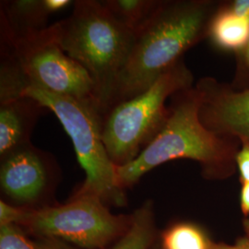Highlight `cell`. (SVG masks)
<instances>
[{"instance_id": "6da1fadb", "label": "cell", "mask_w": 249, "mask_h": 249, "mask_svg": "<svg viewBox=\"0 0 249 249\" xmlns=\"http://www.w3.org/2000/svg\"><path fill=\"white\" fill-rule=\"evenodd\" d=\"M216 5L207 0L161 1L135 38L112 107L142 94L208 34ZM111 107V108H112Z\"/></svg>"}, {"instance_id": "7a4b0ae2", "label": "cell", "mask_w": 249, "mask_h": 249, "mask_svg": "<svg viewBox=\"0 0 249 249\" xmlns=\"http://www.w3.org/2000/svg\"><path fill=\"white\" fill-rule=\"evenodd\" d=\"M68 18L48 27L53 41L89 73L103 117L132 51L136 34L116 20L101 1H74Z\"/></svg>"}, {"instance_id": "3957f363", "label": "cell", "mask_w": 249, "mask_h": 249, "mask_svg": "<svg viewBox=\"0 0 249 249\" xmlns=\"http://www.w3.org/2000/svg\"><path fill=\"white\" fill-rule=\"evenodd\" d=\"M171 98L169 116L160 133L132 162L116 167L122 189L134 187L148 172L170 160H196L205 173H213L236 156L232 143L201 123V97L196 87L182 89Z\"/></svg>"}, {"instance_id": "277c9868", "label": "cell", "mask_w": 249, "mask_h": 249, "mask_svg": "<svg viewBox=\"0 0 249 249\" xmlns=\"http://www.w3.org/2000/svg\"><path fill=\"white\" fill-rule=\"evenodd\" d=\"M20 96L35 98L53 112L71 139L78 161L86 175L74 194L96 196L108 207L126 206L125 190L117 183L116 166L110 160L103 142V116L98 105L35 86L26 87Z\"/></svg>"}, {"instance_id": "5b68a950", "label": "cell", "mask_w": 249, "mask_h": 249, "mask_svg": "<svg viewBox=\"0 0 249 249\" xmlns=\"http://www.w3.org/2000/svg\"><path fill=\"white\" fill-rule=\"evenodd\" d=\"M193 75L183 60L161 75L142 94L112 107L103 117L102 138L116 167L132 162L166 124V100L191 88Z\"/></svg>"}, {"instance_id": "8992f818", "label": "cell", "mask_w": 249, "mask_h": 249, "mask_svg": "<svg viewBox=\"0 0 249 249\" xmlns=\"http://www.w3.org/2000/svg\"><path fill=\"white\" fill-rule=\"evenodd\" d=\"M131 223L115 215L98 197L74 194L65 204L25 210L18 226L40 239H58L81 249H107Z\"/></svg>"}, {"instance_id": "52a82bcc", "label": "cell", "mask_w": 249, "mask_h": 249, "mask_svg": "<svg viewBox=\"0 0 249 249\" xmlns=\"http://www.w3.org/2000/svg\"><path fill=\"white\" fill-rule=\"evenodd\" d=\"M48 27L18 40L0 36V51L17 64L23 76V89L35 86L58 95L96 103L95 85L89 73L53 41Z\"/></svg>"}, {"instance_id": "ba28073f", "label": "cell", "mask_w": 249, "mask_h": 249, "mask_svg": "<svg viewBox=\"0 0 249 249\" xmlns=\"http://www.w3.org/2000/svg\"><path fill=\"white\" fill-rule=\"evenodd\" d=\"M2 198L25 210H37L54 203L60 171L53 155L32 142L0 158Z\"/></svg>"}, {"instance_id": "9c48e42d", "label": "cell", "mask_w": 249, "mask_h": 249, "mask_svg": "<svg viewBox=\"0 0 249 249\" xmlns=\"http://www.w3.org/2000/svg\"><path fill=\"white\" fill-rule=\"evenodd\" d=\"M196 88L201 97L199 119L205 127L249 142V89H226L213 78H202Z\"/></svg>"}, {"instance_id": "30bf717a", "label": "cell", "mask_w": 249, "mask_h": 249, "mask_svg": "<svg viewBox=\"0 0 249 249\" xmlns=\"http://www.w3.org/2000/svg\"><path fill=\"white\" fill-rule=\"evenodd\" d=\"M48 112L51 111L29 96L0 103V158L31 142L37 121Z\"/></svg>"}, {"instance_id": "8fae6325", "label": "cell", "mask_w": 249, "mask_h": 249, "mask_svg": "<svg viewBox=\"0 0 249 249\" xmlns=\"http://www.w3.org/2000/svg\"><path fill=\"white\" fill-rule=\"evenodd\" d=\"M52 14L45 0H4L0 4V36L27 38L45 30Z\"/></svg>"}, {"instance_id": "7c38bea8", "label": "cell", "mask_w": 249, "mask_h": 249, "mask_svg": "<svg viewBox=\"0 0 249 249\" xmlns=\"http://www.w3.org/2000/svg\"><path fill=\"white\" fill-rule=\"evenodd\" d=\"M207 36L221 49L240 51L249 44V18L235 14L229 7H223L215 11Z\"/></svg>"}, {"instance_id": "4fadbf2b", "label": "cell", "mask_w": 249, "mask_h": 249, "mask_svg": "<svg viewBox=\"0 0 249 249\" xmlns=\"http://www.w3.org/2000/svg\"><path fill=\"white\" fill-rule=\"evenodd\" d=\"M154 240L153 204L147 200L131 213L128 229L109 249H151Z\"/></svg>"}, {"instance_id": "5bb4252c", "label": "cell", "mask_w": 249, "mask_h": 249, "mask_svg": "<svg viewBox=\"0 0 249 249\" xmlns=\"http://www.w3.org/2000/svg\"><path fill=\"white\" fill-rule=\"evenodd\" d=\"M107 11L120 23L137 34L160 7V0H105Z\"/></svg>"}, {"instance_id": "9a60e30c", "label": "cell", "mask_w": 249, "mask_h": 249, "mask_svg": "<svg viewBox=\"0 0 249 249\" xmlns=\"http://www.w3.org/2000/svg\"><path fill=\"white\" fill-rule=\"evenodd\" d=\"M204 232L191 223H178L162 233V249H211Z\"/></svg>"}, {"instance_id": "2e32d148", "label": "cell", "mask_w": 249, "mask_h": 249, "mask_svg": "<svg viewBox=\"0 0 249 249\" xmlns=\"http://www.w3.org/2000/svg\"><path fill=\"white\" fill-rule=\"evenodd\" d=\"M0 249H45L41 240H31L18 225L0 226Z\"/></svg>"}, {"instance_id": "e0dca14e", "label": "cell", "mask_w": 249, "mask_h": 249, "mask_svg": "<svg viewBox=\"0 0 249 249\" xmlns=\"http://www.w3.org/2000/svg\"><path fill=\"white\" fill-rule=\"evenodd\" d=\"M25 209H21L16 207L14 205L9 204L8 202L4 201L3 199L0 200V226H7V225H18L20 223Z\"/></svg>"}, {"instance_id": "ac0fdd59", "label": "cell", "mask_w": 249, "mask_h": 249, "mask_svg": "<svg viewBox=\"0 0 249 249\" xmlns=\"http://www.w3.org/2000/svg\"><path fill=\"white\" fill-rule=\"evenodd\" d=\"M242 148L236 153L235 161L240 173L242 183H249V142H241Z\"/></svg>"}, {"instance_id": "d6986e66", "label": "cell", "mask_w": 249, "mask_h": 249, "mask_svg": "<svg viewBox=\"0 0 249 249\" xmlns=\"http://www.w3.org/2000/svg\"><path fill=\"white\" fill-rule=\"evenodd\" d=\"M229 9L241 17L249 18V0H235L229 6Z\"/></svg>"}, {"instance_id": "ffe728a7", "label": "cell", "mask_w": 249, "mask_h": 249, "mask_svg": "<svg viewBox=\"0 0 249 249\" xmlns=\"http://www.w3.org/2000/svg\"><path fill=\"white\" fill-rule=\"evenodd\" d=\"M43 242L45 249H81L72 247L70 244L58 239H40Z\"/></svg>"}, {"instance_id": "44dd1931", "label": "cell", "mask_w": 249, "mask_h": 249, "mask_svg": "<svg viewBox=\"0 0 249 249\" xmlns=\"http://www.w3.org/2000/svg\"><path fill=\"white\" fill-rule=\"evenodd\" d=\"M241 209L245 214H249V183H243L241 190Z\"/></svg>"}, {"instance_id": "7402d4cb", "label": "cell", "mask_w": 249, "mask_h": 249, "mask_svg": "<svg viewBox=\"0 0 249 249\" xmlns=\"http://www.w3.org/2000/svg\"><path fill=\"white\" fill-rule=\"evenodd\" d=\"M211 249H249V241L242 242L236 246H223V245H212Z\"/></svg>"}, {"instance_id": "603a6c76", "label": "cell", "mask_w": 249, "mask_h": 249, "mask_svg": "<svg viewBox=\"0 0 249 249\" xmlns=\"http://www.w3.org/2000/svg\"><path fill=\"white\" fill-rule=\"evenodd\" d=\"M245 227H246V231L248 233V237H249V220H248L246 223H245Z\"/></svg>"}, {"instance_id": "cb8c5ba5", "label": "cell", "mask_w": 249, "mask_h": 249, "mask_svg": "<svg viewBox=\"0 0 249 249\" xmlns=\"http://www.w3.org/2000/svg\"><path fill=\"white\" fill-rule=\"evenodd\" d=\"M248 46H249V49H248V54H249V45H248Z\"/></svg>"}]
</instances>
